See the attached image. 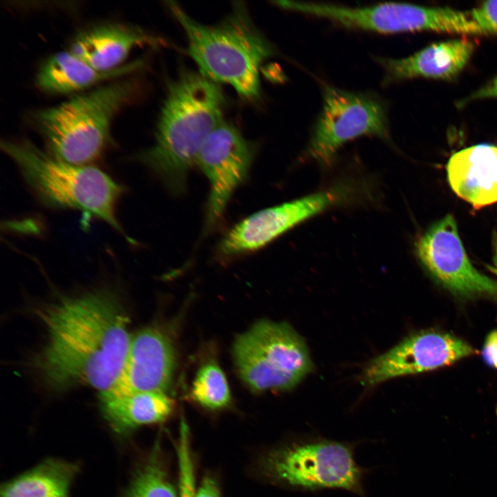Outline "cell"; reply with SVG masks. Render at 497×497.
<instances>
[{
  "mask_svg": "<svg viewBox=\"0 0 497 497\" xmlns=\"http://www.w3.org/2000/svg\"><path fill=\"white\" fill-rule=\"evenodd\" d=\"M474 43L467 39L431 44L409 57L394 59H380L385 69L387 81L414 77L451 79L469 61Z\"/></svg>",
  "mask_w": 497,
  "mask_h": 497,
  "instance_id": "ac0fdd59",
  "label": "cell"
},
{
  "mask_svg": "<svg viewBox=\"0 0 497 497\" xmlns=\"http://www.w3.org/2000/svg\"><path fill=\"white\" fill-rule=\"evenodd\" d=\"M254 155V144L236 126L225 121L206 138L197 164L210 182L207 230L220 221L233 193L246 179Z\"/></svg>",
  "mask_w": 497,
  "mask_h": 497,
  "instance_id": "8fae6325",
  "label": "cell"
},
{
  "mask_svg": "<svg viewBox=\"0 0 497 497\" xmlns=\"http://www.w3.org/2000/svg\"><path fill=\"white\" fill-rule=\"evenodd\" d=\"M124 497H179L157 448L134 476Z\"/></svg>",
  "mask_w": 497,
  "mask_h": 497,
  "instance_id": "44dd1931",
  "label": "cell"
},
{
  "mask_svg": "<svg viewBox=\"0 0 497 497\" xmlns=\"http://www.w3.org/2000/svg\"><path fill=\"white\" fill-rule=\"evenodd\" d=\"M224 107L217 83L200 72L182 70L168 84L154 144L135 159L153 171L171 193H182L204 142L224 121Z\"/></svg>",
  "mask_w": 497,
  "mask_h": 497,
  "instance_id": "7a4b0ae2",
  "label": "cell"
},
{
  "mask_svg": "<svg viewBox=\"0 0 497 497\" xmlns=\"http://www.w3.org/2000/svg\"><path fill=\"white\" fill-rule=\"evenodd\" d=\"M355 447L354 442L304 436L270 453L265 469L272 480L292 489H340L364 496L368 470L355 461Z\"/></svg>",
  "mask_w": 497,
  "mask_h": 497,
  "instance_id": "8992f818",
  "label": "cell"
},
{
  "mask_svg": "<svg viewBox=\"0 0 497 497\" xmlns=\"http://www.w3.org/2000/svg\"><path fill=\"white\" fill-rule=\"evenodd\" d=\"M191 396L199 405L211 409H221L229 404L228 385L217 364L209 362L199 369L193 382Z\"/></svg>",
  "mask_w": 497,
  "mask_h": 497,
  "instance_id": "7402d4cb",
  "label": "cell"
},
{
  "mask_svg": "<svg viewBox=\"0 0 497 497\" xmlns=\"http://www.w3.org/2000/svg\"><path fill=\"white\" fill-rule=\"evenodd\" d=\"M352 192L336 186L302 198L261 210L236 224L220 245L225 255L257 250L301 222L349 200Z\"/></svg>",
  "mask_w": 497,
  "mask_h": 497,
  "instance_id": "7c38bea8",
  "label": "cell"
},
{
  "mask_svg": "<svg viewBox=\"0 0 497 497\" xmlns=\"http://www.w3.org/2000/svg\"><path fill=\"white\" fill-rule=\"evenodd\" d=\"M179 465V496L195 497V474L192 460L189 431L187 425L182 420L177 445Z\"/></svg>",
  "mask_w": 497,
  "mask_h": 497,
  "instance_id": "603a6c76",
  "label": "cell"
},
{
  "mask_svg": "<svg viewBox=\"0 0 497 497\" xmlns=\"http://www.w3.org/2000/svg\"><path fill=\"white\" fill-rule=\"evenodd\" d=\"M471 14L483 34H497V0L483 2Z\"/></svg>",
  "mask_w": 497,
  "mask_h": 497,
  "instance_id": "cb8c5ba5",
  "label": "cell"
},
{
  "mask_svg": "<svg viewBox=\"0 0 497 497\" xmlns=\"http://www.w3.org/2000/svg\"><path fill=\"white\" fill-rule=\"evenodd\" d=\"M285 9L330 19L348 28L384 33L430 30L457 34H483L470 11L384 3L364 8L284 1Z\"/></svg>",
  "mask_w": 497,
  "mask_h": 497,
  "instance_id": "ba28073f",
  "label": "cell"
},
{
  "mask_svg": "<svg viewBox=\"0 0 497 497\" xmlns=\"http://www.w3.org/2000/svg\"><path fill=\"white\" fill-rule=\"evenodd\" d=\"M485 98H497V75L489 83L472 93L465 101Z\"/></svg>",
  "mask_w": 497,
  "mask_h": 497,
  "instance_id": "4316f807",
  "label": "cell"
},
{
  "mask_svg": "<svg viewBox=\"0 0 497 497\" xmlns=\"http://www.w3.org/2000/svg\"><path fill=\"white\" fill-rule=\"evenodd\" d=\"M48 340L35 367L51 388L110 389L123 371L131 336L128 318L111 292L59 299L37 311Z\"/></svg>",
  "mask_w": 497,
  "mask_h": 497,
  "instance_id": "6da1fadb",
  "label": "cell"
},
{
  "mask_svg": "<svg viewBox=\"0 0 497 497\" xmlns=\"http://www.w3.org/2000/svg\"><path fill=\"white\" fill-rule=\"evenodd\" d=\"M166 6L183 28L188 54L199 72L217 84L230 85L245 99H257L260 68L273 48L243 3L235 2L229 14L213 25L195 21L176 2L167 1Z\"/></svg>",
  "mask_w": 497,
  "mask_h": 497,
  "instance_id": "3957f363",
  "label": "cell"
},
{
  "mask_svg": "<svg viewBox=\"0 0 497 497\" xmlns=\"http://www.w3.org/2000/svg\"><path fill=\"white\" fill-rule=\"evenodd\" d=\"M323 107L314 127L307 155L330 167L339 148L362 135L389 139L387 119L380 101L368 95L325 85Z\"/></svg>",
  "mask_w": 497,
  "mask_h": 497,
  "instance_id": "9c48e42d",
  "label": "cell"
},
{
  "mask_svg": "<svg viewBox=\"0 0 497 497\" xmlns=\"http://www.w3.org/2000/svg\"><path fill=\"white\" fill-rule=\"evenodd\" d=\"M454 192L480 208L497 202V146L482 144L454 153L447 165Z\"/></svg>",
  "mask_w": 497,
  "mask_h": 497,
  "instance_id": "2e32d148",
  "label": "cell"
},
{
  "mask_svg": "<svg viewBox=\"0 0 497 497\" xmlns=\"http://www.w3.org/2000/svg\"><path fill=\"white\" fill-rule=\"evenodd\" d=\"M483 355L488 364L497 369V330L492 331L487 336Z\"/></svg>",
  "mask_w": 497,
  "mask_h": 497,
  "instance_id": "d4e9b609",
  "label": "cell"
},
{
  "mask_svg": "<svg viewBox=\"0 0 497 497\" xmlns=\"http://www.w3.org/2000/svg\"><path fill=\"white\" fill-rule=\"evenodd\" d=\"M144 59H137L115 70L100 71L70 50L57 52L40 66L35 78L37 88L55 95L75 93L102 82L122 79L144 66Z\"/></svg>",
  "mask_w": 497,
  "mask_h": 497,
  "instance_id": "e0dca14e",
  "label": "cell"
},
{
  "mask_svg": "<svg viewBox=\"0 0 497 497\" xmlns=\"http://www.w3.org/2000/svg\"><path fill=\"white\" fill-rule=\"evenodd\" d=\"M159 43L158 38L137 26L108 23L79 34L69 50L95 69L110 71L124 65L134 48Z\"/></svg>",
  "mask_w": 497,
  "mask_h": 497,
  "instance_id": "9a60e30c",
  "label": "cell"
},
{
  "mask_svg": "<svg viewBox=\"0 0 497 497\" xmlns=\"http://www.w3.org/2000/svg\"><path fill=\"white\" fill-rule=\"evenodd\" d=\"M237 372L253 391L289 390L313 370L303 338L288 324L262 320L233 345Z\"/></svg>",
  "mask_w": 497,
  "mask_h": 497,
  "instance_id": "52a82bcc",
  "label": "cell"
},
{
  "mask_svg": "<svg viewBox=\"0 0 497 497\" xmlns=\"http://www.w3.org/2000/svg\"><path fill=\"white\" fill-rule=\"evenodd\" d=\"M494 266L490 267V269L493 273H494L497 275V237H494Z\"/></svg>",
  "mask_w": 497,
  "mask_h": 497,
  "instance_id": "83f0119b",
  "label": "cell"
},
{
  "mask_svg": "<svg viewBox=\"0 0 497 497\" xmlns=\"http://www.w3.org/2000/svg\"><path fill=\"white\" fill-rule=\"evenodd\" d=\"M106 419L118 433H127L145 425L166 420L174 409V401L165 393L142 392L126 395L99 393Z\"/></svg>",
  "mask_w": 497,
  "mask_h": 497,
  "instance_id": "d6986e66",
  "label": "cell"
},
{
  "mask_svg": "<svg viewBox=\"0 0 497 497\" xmlns=\"http://www.w3.org/2000/svg\"><path fill=\"white\" fill-rule=\"evenodd\" d=\"M138 90L136 80L122 78L34 112L32 121L44 140L46 152L75 165H90L98 159L110 142L115 117Z\"/></svg>",
  "mask_w": 497,
  "mask_h": 497,
  "instance_id": "277c9868",
  "label": "cell"
},
{
  "mask_svg": "<svg viewBox=\"0 0 497 497\" xmlns=\"http://www.w3.org/2000/svg\"><path fill=\"white\" fill-rule=\"evenodd\" d=\"M1 148L45 205L80 211L105 222L129 240L115 213L124 188L106 173L90 165L58 160L26 139L5 140Z\"/></svg>",
  "mask_w": 497,
  "mask_h": 497,
  "instance_id": "5b68a950",
  "label": "cell"
},
{
  "mask_svg": "<svg viewBox=\"0 0 497 497\" xmlns=\"http://www.w3.org/2000/svg\"><path fill=\"white\" fill-rule=\"evenodd\" d=\"M77 470L73 464L48 460L6 483L1 497H68Z\"/></svg>",
  "mask_w": 497,
  "mask_h": 497,
  "instance_id": "ffe728a7",
  "label": "cell"
},
{
  "mask_svg": "<svg viewBox=\"0 0 497 497\" xmlns=\"http://www.w3.org/2000/svg\"><path fill=\"white\" fill-rule=\"evenodd\" d=\"M415 250L425 269L451 293L462 298H497V282L471 264L451 215L422 234L416 242Z\"/></svg>",
  "mask_w": 497,
  "mask_h": 497,
  "instance_id": "30bf717a",
  "label": "cell"
},
{
  "mask_svg": "<svg viewBox=\"0 0 497 497\" xmlns=\"http://www.w3.org/2000/svg\"><path fill=\"white\" fill-rule=\"evenodd\" d=\"M195 497H220L216 481L211 476L204 478L197 491H195Z\"/></svg>",
  "mask_w": 497,
  "mask_h": 497,
  "instance_id": "484cf974",
  "label": "cell"
},
{
  "mask_svg": "<svg viewBox=\"0 0 497 497\" xmlns=\"http://www.w3.org/2000/svg\"><path fill=\"white\" fill-rule=\"evenodd\" d=\"M475 352L468 343L449 333L422 331L370 361L360 380L364 385L372 387L396 377L449 365Z\"/></svg>",
  "mask_w": 497,
  "mask_h": 497,
  "instance_id": "4fadbf2b",
  "label": "cell"
},
{
  "mask_svg": "<svg viewBox=\"0 0 497 497\" xmlns=\"http://www.w3.org/2000/svg\"><path fill=\"white\" fill-rule=\"evenodd\" d=\"M174 368L175 353L169 340L156 329H144L131 337L121 374L114 387L105 392L164 393L170 384Z\"/></svg>",
  "mask_w": 497,
  "mask_h": 497,
  "instance_id": "5bb4252c",
  "label": "cell"
}]
</instances>
